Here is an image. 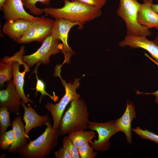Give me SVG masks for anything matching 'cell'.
Masks as SVG:
<instances>
[{"mask_svg": "<svg viewBox=\"0 0 158 158\" xmlns=\"http://www.w3.org/2000/svg\"><path fill=\"white\" fill-rule=\"evenodd\" d=\"M20 65L19 62L17 61L13 63V79L12 81L23 102L25 104L28 103L29 102L33 104L32 101L26 97L24 92L23 89L24 83V78L27 71L25 69L24 71L20 72L19 71V66Z\"/></svg>", "mask_w": 158, "mask_h": 158, "instance_id": "obj_19", "label": "cell"}, {"mask_svg": "<svg viewBox=\"0 0 158 158\" xmlns=\"http://www.w3.org/2000/svg\"><path fill=\"white\" fill-rule=\"evenodd\" d=\"M132 130L142 139L150 140L158 144V135L146 129L143 130L139 126L132 128Z\"/></svg>", "mask_w": 158, "mask_h": 158, "instance_id": "obj_25", "label": "cell"}, {"mask_svg": "<svg viewBox=\"0 0 158 158\" xmlns=\"http://www.w3.org/2000/svg\"><path fill=\"white\" fill-rule=\"evenodd\" d=\"M119 0L116 13L124 21L127 35L146 37L150 35L149 29L140 25L138 21V13L141 4L137 0Z\"/></svg>", "mask_w": 158, "mask_h": 158, "instance_id": "obj_5", "label": "cell"}, {"mask_svg": "<svg viewBox=\"0 0 158 158\" xmlns=\"http://www.w3.org/2000/svg\"><path fill=\"white\" fill-rule=\"evenodd\" d=\"M96 133L94 131H86L81 130L71 132L68 136L74 145L77 148L83 145L89 143L94 138H96Z\"/></svg>", "mask_w": 158, "mask_h": 158, "instance_id": "obj_20", "label": "cell"}, {"mask_svg": "<svg viewBox=\"0 0 158 158\" xmlns=\"http://www.w3.org/2000/svg\"><path fill=\"white\" fill-rule=\"evenodd\" d=\"M157 29L158 31V28H157ZM153 41L155 44H156L158 46V33L156 38Z\"/></svg>", "mask_w": 158, "mask_h": 158, "instance_id": "obj_32", "label": "cell"}, {"mask_svg": "<svg viewBox=\"0 0 158 158\" xmlns=\"http://www.w3.org/2000/svg\"><path fill=\"white\" fill-rule=\"evenodd\" d=\"M12 129L15 135L13 144L8 149V152L11 153H18L20 151L27 143L28 137L26 135L25 125L20 116L15 118L11 123Z\"/></svg>", "mask_w": 158, "mask_h": 158, "instance_id": "obj_17", "label": "cell"}, {"mask_svg": "<svg viewBox=\"0 0 158 158\" xmlns=\"http://www.w3.org/2000/svg\"><path fill=\"white\" fill-rule=\"evenodd\" d=\"M94 149L89 143H85L78 148L80 158H95L98 153L94 151Z\"/></svg>", "mask_w": 158, "mask_h": 158, "instance_id": "obj_26", "label": "cell"}, {"mask_svg": "<svg viewBox=\"0 0 158 158\" xmlns=\"http://www.w3.org/2000/svg\"><path fill=\"white\" fill-rule=\"evenodd\" d=\"M78 25V29L81 30L84 25L78 22H74L63 19H55L52 28L51 34L62 42L63 46L61 52L64 56V60L62 64L70 63L71 57L75 53L69 46L68 43V34L73 26Z\"/></svg>", "mask_w": 158, "mask_h": 158, "instance_id": "obj_9", "label": "cell"}, {"mask_svg": "<svg viewBox=\"0 0 158 158\" xmlns=\"http://www.w3.org/2000/svg\"><path fill=\"white\" fill-rule=\"evenodd\" d=\"M87 107L84 100L79 99L70 102L60 121V136L80 130H86L89 121Z\"/></svg>", "mask_w": 158, "mask_h": 158, "instance_id": "obj_3", "label": "cell"}, {"mask_svg": "<svg viewBox=\"0 0 158 158\" xmlns=\"http://www.w3.org/2000/svg\"><path fill=\"white\" fill-rule=\"evenodd\" d=\"M136 118L134 106L131 102L128 101L126 110L122 115L114 121L119 131L125 134L127 141L129 144L132 143L131 123Z\"/></svg>", "mask_w": 158, "mask_h": 158, "instance_id": "obj_16", "label": "cell"}, {"mask_svg": "<svg viewBox=\"0 0 158 158\" xmlns=\"http://www.w3.org/2000/svg\"><path fill=\"white\" fill-rule=\"evenodd\" d=\"M21 0H5L1 11L6 21L22 19L32 21L37 17L27 13L24 9Z\"/></svg>", "mask_w": 158, "mask_h": 158, "instance_id": "obj_11", "label": "cell"}, {"mask_svg": "<svg viewBox=\"0 0 158 158\" xmlns=\"http://www.w3.org/2000/svg\"><path fill=\"white\" fill-rule=\"evenodd\" d=\"M61 65H58L55 67L54 74V76H58L61 79V83L65 90V94L58 103L54 104L47 102L44 106V108L51 113L53 121V127L59 129V124L63 112L68 105L72 101L80 99V95L76 91V89L80 85L79 80L81 78H75L73 83L71 80L69 83H67L65 80L61 77L60 73Z\"/></svg>", "mask_w": 158, "mask_h": 158, "instance_id": "obj_4", "label": "cell"}, {"mask_svg": "<svg viewBox=\"0 0 158 158\" xmlns=\"http://www.w3.org/2000/svg\"><path fill=\"white\" fill-rule=\"evenodd\" d=\"M25 50L21 47L19 51L11 56H5L0 61V84L1 87L4 86V83L10 80L13 77V63L15 61L20 64L23 63V57Z\"/></svg>", "mask_w": 158, "mask_h": 158, "instance_id": "obj_14", "label": "cell"}, {"mask_svg": "<svg viewBox=\"0 0 158 158\" xmlns=\"http://www.w3.org/2000/svg\"><path fill=\"white\" fill-rule=\"evenodd\" d=\"M145 55L146 56L149 58L150 60L154 62L158 66V63L155 61L153 59L150 57L146 53H145ZM136 91V93L137 94H144L146 95H152L155 96V102L156 103H158V90L154 92L151 93H144L142 92L138 91Z\"/></svg>", "mask_w": 158, "mask_h": 158, "instance_id": "obj_30", "label": "cell"}, {"mask_svg": "<svg viewBox=\"0 0 158 158\" xmlns=\"http://www.w3.org/2000/svg\"><path fill=\"white\" fill-rule=\"evenodd\" d=\"M64 4L60 8H45L44 13L55 19H63L84 25L88 21L100 17L101 9L77 1L63 0Z\"/></svg>", "mask_w": 158, "mask_h": 158, "instance_id": "obj_1", "label": "cell"}, {"mask_svg": "<svg viewBox=\"0 0 158 158\" xmlns=\"http://www.w3.org/2000/svg\"><path fill=\"white\" fill-rule=\"evenodd\" d=\"M152 8L155 12L158 14V4H153Z\"/></svg>", "mask_w": 158, "mask_h": 158, "instance_id": "obj_31", "label": "cell"}, {"mask_svg": "<svg viewBox=\"0 0 158 158\" xmlns=\"http://www.w3.org/2000/svg\"><path fill=\"white\" fill-rule=\"evenodd\" d=\"M119 45L122 47L128 46L132 49L140 48L144 49L158 63V46L153 41L149 40L146 37L127 35L119 42Z\"/></svg>", "mask_w": 158, "mask_h": 158, "instance_id": "obj_12", "label": "cell"}, {"mask_svg": "<svg viewBox=\"0 0 158 158\" xmlns=\"http://www.w3.org/2000/svg\"><path fill=\"white\" fill-rule=\"evenodd\" d=\"M40 47L33 54L24 55L23 61L30 67L35 64L42 63L47 65L50 62V57L61 52L63 49L60 41L51 34L44 40Z\"/></svg>", "mask_w": 158, "mask_h": 158, "instance_id": "obj_6", "label": "cell"}, {"mask_svg": "<svg viewBox=\"0 0 158 158\" xmlns=\"http://www.w3.org/2000/svg\"><path fill=\"white\" fill-rule=\"evenodd\" d=\"M9 111L5 107H0V136L2 135L8 128L11 125Z\"/></svg>", "mask_w": 158, "mask_h": 158, "instance_id": "obj_22", "label": "cell"}, {"mask_svg": "<svg viewBox=\"0 0 158 158\" xmlns=\"http://www.w3.org/2000/svg\"><path fill=\"white\" fill-rule=\"evenodd\" d=\"M56 158H73L71 154L66 149L59 147L58 151L54 152Z\"/></svg>", "mask_w": 158, "mask_h": 158, "instance_id": "obj_29", "label": "cell"}, {"mask_svg": "<svg viewBox=\"0 0 158 158\" xmlns=\"http://www.w3.org/2000/svg\"><path fill=\"white\" fill-rule=\"evenodd\" d=\"M6 82V89L0 91V107H6L9 112L19 115L22 100L12 80Z\"/></svg>", "mask_w": 158, "mask_h": 158, "instance_id": "obj_10", "label": "cell"}, {"mask_svg": "<svg viewBox=\"0 0 158 158\" xmlns=\"http://www.w3.org/2000/svg\"><path fill=\"white\" fill-rule=\"evenodd\" d=\"M62 147L66 149L73 158H80L78 148L73 144L67 136H65L62 139Z\"/></svg>", "mask_w": 158, "mask_h": 158, "instance_id": "obj_27", "label": "cell"}, {"mask_svg": "<svg viewBox=\"0 0 158 158\" xmlns=\"http://www.w3.org/2000/svg\"><path fill=\"white\" fill-rule=\"evenodd\" d=\"M15 139L14 133L11 129L5 132L0 136V148L3 151H6L13 144Z\"/></svg>", "mask_w": 158, "mask_h": 158, "instance_id": "obj_24", "label": "cell"}, {"mask_svg": "<svg viewBox=\"0 0 158 158\" xmlns=\"http://www.w3.org/2000/svg\"><path fill=\"white\" fill-rule=\"evenodd\" d=\"M87 128L97 133V139L90 143L94 150L102 152L109 150L110 138L119 132L114 121L104 123L89 121Z\"/></svg>", "mask_w": 158, "mask_h": 158, "instance_id": "obj_8", "label": "cell"}, {"mask_svg": "<svg viewBox=\"0 0 158 158\" xmlns=\"http://www.w3.org/2000/svg\"><path fill=\"white\" fill-rule=\"evenodd\" d=\"M71 1H77L87 5L99 9L105 4L107 0H70Z\"/></svg>", "mask_w": 158, "mask_h": 158, "instance_id": "obj_28", "label": "cell"}, {"mask_svg": "<svg viewBox=\"0 0 158 158\" xmlns=\"http://www.w3.org/2000/svg\"><path fill=\"white\" fill-rule=\"evenodd\" d=\"M40 63L37 64V65L35 68L34 72L35 74L36 77L37 79V83L35 89L36 90V94L38 92H40L41 94V96L40 100V103L42 96L44 97L45 95L49 96L51 99L53 101L56 102L58 100V97L55 95L53 96H51L45 90V85L44 83L42 80L40 79L38 77L37 75V69L39 66L40 64Z\"/></svg>", "mask_w": 158, "mask_h": 158, "instance_id": "obj_23", "label": "cell"}, {"mask_svg": "<svg viewBox=\"0 0 158 158\" xmlns=\"http://www.w3.org/2000/svg\"><path fill=\"white\" fill-rule=\"evenodd\" d=\"M54 20L44 16L37 17L32 20L29 28L16 42L20 44H28L36 41L42 43L51 35Z\"/></svg>", "mask_w": 158, "mask_h": 158, "instance_id": "obj_7", "label": "cell"}, {"mask_svg": "<svg viewBox=\"0 0 158 158\" xmlns=\"http://www.w3.org/2000/svg\"><path fill=\"white\" fill-rule=\"evenodd\" d=\"M32 21L22 19L6 21L3 26V32L14 41L17 42L26 32Z\"/></svg>", "mask_w": 158, "mask_h": 158, "instance_id": "obj_18", "label": "cell"}, {"mask_svg": "<svg viewBox=\"0 0 158 158\" xmlns=\"http://www.w3.org/2000/svg\"><path fill=\"white\" fill-rule=\"evenodd\" d=\"M5 0H0V9L1 10L2 7Z\"/></svg>", "mask_w": 158, "mask_h": 158, "instance_id": "obj_33", "label": "cell"}, {"mask_svg": "<svg viewBox=\"0 0 158 158\" xmlns=\"http://www.w3.org/2000/svg\"><path fill=\"white\" fill-rule=\"evenodd\" d=\"M44 132L35 139L30 141L18 152L24 158H44L49 155L57 146L60 136L59 129L54 128L50 121Z\"/></svg>", "mask_w": 158, "mask_h": 158, "instance_id": "obj_2", "label": "cell"}, {"mask_svg": "<svg viewBox=\"0 0 158 158\" xmlns=\"http://www.w3.org/2000/svg\"><path fill=\"white\" fill-rule=\"evenodd\" d=\"M25 104L23 101L21 106L24 110L23 119L25 124V132L29 139V133L32 129L43 125L46 126L50 120L48 115L41 116L37 113L30 103L28 104V107Z\"/></svg>", "mask_w": 158, "mask_h": 158, "instance_id": "obj_13", "label": "cell"}, {"mask_svg": "<svg viewBox=\"0 0 158 158\" xmlns=\"http://www.w3.org/2000/svg\"><path fill=\"white\" fill-rule=\"evenodd\" d=\"M24 6L28 9L30 13L36 16L41 15L44 13V8L41 9L37 7L36 4L40 2L43 5L49 6L52 0H21Z\"/></svg>", "mask_w": 158, "mask_h": 158, "instance_id": "obj_21", "label": "cell"}, {"mask_svg": "<svg viewBox=\"0 0 158 158\" xmlns=\"http://www.w3.org/2000/svg\"><path fill=\"white\" fill-rule=\"evenodd\" d=\"M137 15V19L141 25L149 29L158 28V14L152 8L153 0H143Z\"/></svg>", "mask_w": 158, "mask_h": 158, "instance_id": "obj_15", "label": "cell"}]
</instances>
